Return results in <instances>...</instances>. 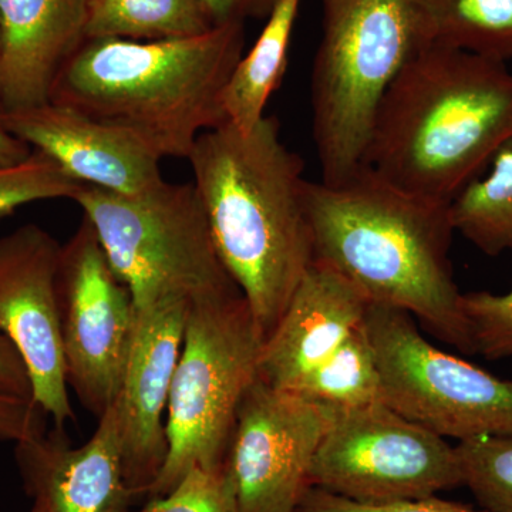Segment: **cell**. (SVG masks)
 I'll use <instances>...</instances> for the list:
<instances>
[{
  "instance_id": "6da1fadb",
  "label": "cell",
  "mask_w": 512,
  "mask_h": 512,
  "mask_svg": "<svg viewBox=\"0 0 512 512\" xmlns=\"http://www.w3.org/2000/svg\"><path fill=\"white\" fill-rule=\"evenodd\" d=\"M305 204L313 262L348 279L370 305L407 312L447 345L476 353L448 256L450 205L366 165L340 183L306 181Z\"/></svg>"
},
{
  "instance_id": "7a4b0ae2",
  "label": "cell",
  "mask_w": 512,
  "mask_h": 512,
  "mask_svg": "<svg viewBox=\"0 0 512 512\" xmlns=\"http://www.w3.org/2000/svg\"><path fill=\"white\" fill-rule=\"evenodd\" d=\"M187 160L218 255L266 340L315 259L302 158L265 116L249 133L204 131Z\"/></svg>"
},
{
  "instance_id": "3957f363",
  "label": "cell",
  "mask_w": 512,
  "mask_h": 512,
  "mask_svg": "<svg viewBox=\"0 0 512 512\" xmlns=\"http://www.w3.org/2000/svg\"><path fill=\"white\" fill-rule=\"evenodd\" d=\"M511 138L507 63L427 43L384 94L365 165L404 191L450 205Z\"/></svg>"
},
{
  "instance_id": "277c9868",
  "label": "cell",
  "mask_w": 512,
  "mask_h": 512,
  "mask_svg": "<svg viewBox=\"0 0 512 512\" xmlns=\"http://www.w3.org/2000/svg\"><path fill=\"white\" fill-rule=\"evenodd\" d=\"M245 25L184 39H87L50 101L137 137L161 158L187 160L204 131L227 123L222 92L244 55Z\"/></svg>"
},
{
  "instance_id": "5b68a950",
  "label": "cell",
  "mask_w": 512,
  "mask_h": 512,
  "mask_svg": "<svg viewBox=\"0 0 512 512\" xmlns=\"http://www.w3.org/2000/svg\"><path fill=\"white\" fill-rule=\"evenodd\" d=\"M424 45L414 0H323L312 72L320 181L340 183L365 165L384 94Z\"/></svg>"
},
{
  "instance_id": "8992f818",
  "label": "cell",
  "mask_w": 512,
  "mask_h": 512,
  "mask_svg": "<svg viewBox=\"0 0 512 512\" xmlns=\"http://www.w3.org/2000/svg\"><path fill=\"white\" fill-rule=\"evenodd\" d=\"M264 345L241 292L190 303L165 419L167 460L147 497L171 493L194 468H224L239 403L258 379Z\"/></svg>"
},
{
  "instance_id": "52a82bcc",
  "label": "cell",
  "mask_w": 512,
  "mask_h": 512,
  "mask_svg": "<svg viewBox=\"0 0 512 512\" xmlns=\"http://www.w3.org/2000/svg\"><path fill=\"white\" fill-rule=\"evenodd\" d=\"M72 200L96 229L134 308L241 292L218 255L194 185L163 181L137 195L82 185Z\"/></svg>"
},
{
  "instance_id": "ba28073f",
  "label": "cell",
  "mask_w": 512,
  "mask_h": 512,
  "mask_svg": "<svg viewBox=\"0 0 512 512\" xmlns=\"http://www.w3.org/2000/svg\"><path fill=\"white\" fill-rule=\"evenodd\" d=\"M365 326L383 402L444 439L512 436V383L421 336L409 313L369 305Z\"/></svg>"
},
{
  "instance_id": "9c48e42d",
  "label": "cell",
  "mask_w": 512,
  "mask_h": 512,
  "mask_svg": "<svg viewBox=\"0 0 512 512\" xmlns=\"http://www.w3.org/2000/svg\"><path fill=\"white\" fill-rule=\"evenodd\" d=\"M326 412L309 487L359 504L390 505L463 484L456 446L383 400Z\"/></svg>"
},
{
  "instance_id": "30bf717a",
  "label": "cell",
  "mask_w": 512,
  "mask_h": 512,
  "mask_svg": "<svg viewBox=\"0 0 512 512\" xmlns=\"http://www.w3.org/2000/svg\"><path fill=\"white\" fill-rule=\"evenodd\" d=\"M59 298L67 383L100 419L120 393L136 308L86 217L62 245Z\"/></svg>"
},
{
  "instance_id": "8fae6325",
  "label": "cell",
  "mask_w": 512,
  "mask_h": 512,
  "mask_svg": "<svg viewBox=\"0 0 512 512\" xmlns=\"http://www.w3.org/2000/svg\"><path fill=\"white\" fill-rule=\"evenodd\" d=\"M326 426V409L258 376L239 403L225 458L235 512H296Z\"/></svg>"
},
{
  "instance_id": "7c38bea8",
  "label": "cell",
  "mask_w": 512,
  "mask_h": 512,
  "mask_svg": "<svg viewBox=\"0 0 512 512\" xmlns=\"http://www.w3.org/2000/svg\"><path fill=\"white\" fill-rule=\"evenodd\" d=\"M60 255L62 245L36 224L0 237V333L25 360L33 402L64 429L74 413L60 328Z\"/></svg>"
},
{
  "instance_id": "4fadbf2b",
  "label": "cell",
  "mask_w": 512,
  "mask_h": 512,
  "mask_svg": "<svg viewBox=\"0 0 512 512\" xmlns=\"http://www.w3.org/2000/svg\"><path fill=\"white\" fill-rule=\"evenodd\" d=\"M190 303L164 299L136 308L126 370L114 402L124 477L134 498L148 494L167 460L165 419Z\"/></svg>"
},
{
  "instance_id": "5bb4252c",
  "label": "cell",
  "mask_w": 512,
  "mask_h": 512,
  "mask_svg": "<svg viewBox=\"0 0 512 512\" xmlns=\"http://www.w3.org/2000/svg\"><path fill=\"white\" fill-rule=\"evenodd\" d=\"M2 119L13 136L55 161L76 183L137 195L165 181L163 158L146 144L70 107L49 101L5 111Z\"/></svg>"
},
{
  "instance_id": "9a60e30c",
  "label": "cell",
  "mask_w": 512,
  "mask_h": 512,
  "mask_svg": "<svg viewBox=\"0 0 512 512\" xmlns=\"http://www.w3.org/2000/svg\"><path fill=\"white\" fill-rule=\"evenodd\" d=\"M26 493L43 512H121L133 500L124 477L119 414L111 406L92 439L73 447L63 427L16 444Z\"/></svg>"
},
{
  "instance_id": "2e32d148",
  "label": "cell",
  "mask_w": 512,
  "mask_h": 512,
  "mask_svg": "<svg viewBox=\"0 0 512 512\" xmlns=\"http://www.w3.org/2000/svg\"><path fill=\"white\" fill-rule=\"evenodd\" d=\"M369 305L348 279L313 262L265 340L259 377L291 392L365 322Z\"/></svg>"
},
{
  "instance_id": "e0dca14e",
  "label": "cell",
  "mask_w": 512,
  "mask_h": 512,
  "mask_svg": "<svg viewBox=\"0 0 512 512\" xmlns=\"http://www.w3.org/2000/svg\"><path fill=\"white\" fill-rule=\"evenodd\" d=\"M89 0H0V104L49 103L64 64L86 42Z\"/></svg>"
},
{
  "instance_id": "ac0fdd59",
  "label": "cell",
  "mask_w": 512,
  "mask_h": 512,
  "mask_svg": "<svg viewBox=\"0 0 512 512\" xmlns=\"http://www.w3.org/2000/svg\"><path fill=\"white\" fill-rule=\"evenodd\" d=\"M301 2L279 0L248 55H242L229 74L222 110L227 123L241 133H249L265 119L266 104L284 80Z\"/></svg>"
},
{
  "instance_id": "d6986e66",
  "label": "cell",
  "mask_w": 512,
  "mask_h": 512,
  "mask_svg": "<svg viewBox=\"0 0 512 512\" xmlns=\"http://www.w3.org/2000/svg\"><path fill=\"white\" fill-rule=\"evenodd\" d=\"M426 42L512 60V0H414Z\"/></svg>"
},
{
  "instance_id": "ffe728a7",
  "label": "cell",
  "mask_w": 512,
  "mask_h": 512,
  "mask_svg": "<svg viewBox=\"0 0 512 512\" xmlns=\"http://www.w3.org/2000/svg\"><path fill=\"white\" fill-rule=\"evenodd\" d=\"M212 29L197 0H89L87 5V39L153 42Z\"/></svg>"
},
{
  "instance_id": "44dd1931",
  "label": "cell",
  "mask_w": 512,
  "mask_h": 512,
  "mask_svg": "<svg viewBox=\"0 0 512 512\" xmlns=\"http://www.w3.org/2000/svg\"><path fill=\"white\" fill-rule=\"evenodd\" d=\"M487 170L451 201L450 217L454 231L497 256L512 252V138Z\"/></svg>"
},
{
  "instance_id": "7402d4cb",
  "label": "cell",
  "mask_w": 512,
  "mask_h": 512,
  "mask_svg": "<svg viewBox=\"0 0 512 512\" xmlns=\"http://www.w3.org/2000/svg\"><path fill=\"white\" fill-rule=\"evenodd\" d=\"M289 393L326 410L382 402V376L365 322Z\"/></svg>"
},
{
  "instance_id": "603a6c76",
  "label": "cell",
  "mask_w": 512,
  "mask_h": 512,
  "mask_svg": "<svg viewBox=\"0 0 512 512\" xmlns=\"http://www.w3.org/2000/svg\"><path fill=\"white\" fill-rule=\"evenodd\" d=\"M463 484L487 512H512V436L457 444Z\"/></svg>"
},
{
  "instance_id": "cb8c5ba5",
  "label": "cell",
  "mask_w": 512,
  "mask_h": 512,
  "mask_svg": "<svg viewBox=\"0 0 512 512\" xmlns=\"http://www.w3.org/2000/svg\"><path fill=\"white\" fill-rule=\"evenodd\" d=\"M82 184L40 151L26 160L0 167V218L36 201L72 198Z\"/></svg>"
},
{
  "instance_id": "d4e9b609",
  "label": "cell",
  "mask_w": 512,
  "mask_h": 512,
  "mask_svg": "<svg viewBox=\"0 0 512 512\" xmlns=\"http://www.w3.org/2000/svg\"><path fill=\"white\" fill-rule=\"evenodd\" d=\"M476 353L488 360L512 356V289L507 293L470 292L461 295Z\"/></svg>"
},
{
  "instance_id": "484cf974",
  "label": "cell",
  "mask_w": 512,
  "mask_h": 512,
  "mask_svg": "<svg viewBox=\"0 0 512 512\" xmlns=\"http://www.w3.org/2000/svg\"><path fill=\"white\" fill-rule=\"evenodd\" d=\"M136 512H235L234 485L225 467L212 471L194 468L171 493L150 498L146 507Z\"/></svg>"
},
{
  "instance_id": "4316f807",
  "label": "cell",
  "mask_w": 512,
  "mask_h": 512,
  "mask_svg": "<svg viewBox=\"0 0 512 512\" xmlns=\"http://www.w3.org/2000/svg\"><path fill=\"white\" fill-rule=\"evenodd\" d=\"M296 512H487L434 497L390 505H365L316 487L306 488Z\"/></svg>"
},
{
  "instance_id": "83f0119b",
  "label": "cell",
  "mask_w": 512,
  "mask_h": 512,
  "mask_svg": "<svg viewBox=\"0 0 512 512\" xmlns=\"http://www.w3.org/2000/svg\"><path fill=\"white\" fill-rule=\"evenodd\" d=\"M47 417L33 400L0 392V440L18 444L42 436Z\"/></svg>"
},
{
  "instance_id": "f1b7e54d",
  "label": "cell",
  "mask_w": 512,
  "mask_h": 512,
  "mask_svg": "<svg viewBox=\"0 0 512 512\" xmlns=\"http://www.w3.org/2000/svg\"><path fill=\"white\" fill-rule=\"evenodd\" d=\"M212 28L245 25L248 19L269 18L279 0H197Z\"/></svg>"
},
{
  "instance_id": "f546056e",
  "label": "cell",
  "mask_w": 512,
  "mask_h": 512,
  "mask_svg": "<svg viewBox=\"0 0 512 512\" xmlns=\"http://www.w3.org/2000/svg\"><path fill=\"white\" fill-rule=\"evenodd\" d=\"M0 392L33 400L32 380L25 360L12 342L0 333Z\"/></svg>"
},
{
  "instance_id": "4dcf8cb0",
  "label": "cell",
  "mask_w": 512,
  "mask_h": 512,
  "mask_svg": "<svg viewBox=\"0 0 512 512\" xmlns=\"http://www.w3.org/2000/svg\"><path fill=\"white\" fill-rule=\"evenodd\" d=\"M5 111L2 104H0V167L18 164L20 161L26 160L33 151L28 144L13 136L5 127L2 119Z\"/></svg>"
},
{
  "instance_id": "1f68e13d",
  "label": "cell",
  "mask_w": 512,
  "mask_h": 512,
  "mask_svg": "<svg viewBox=\"0 0 512 512\" xmlns=\"http://www.w3.org/2000/svg\"><path fill=\"white\" fill-rule=\"evenodd\" d=\"M30 512H43V511L40 510L39 505L33 504L32 510H30Z\"/></svg>"
}]
</instances>
